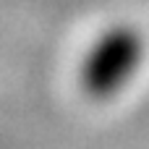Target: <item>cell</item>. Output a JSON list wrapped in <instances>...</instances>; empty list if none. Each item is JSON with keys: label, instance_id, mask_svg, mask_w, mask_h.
Returning a JSON list of instances; mask_svg holds the SVG:
<instances>
[{"label": "cell", "instance_id": "1", "mask_svg": "<svg viewBox=\"0 0 149 149\" xmlns=\"http://www.w3.org/2000/svg\"><path fill=\"white\" fill-rule=\"evenodd\" d=\"M147 34L128 21L102 26L79 60V89L92 102H113L139 76L147 63Z\"/></svg>", "mask_w": 149, "mask_h": 149}]
</instances>
